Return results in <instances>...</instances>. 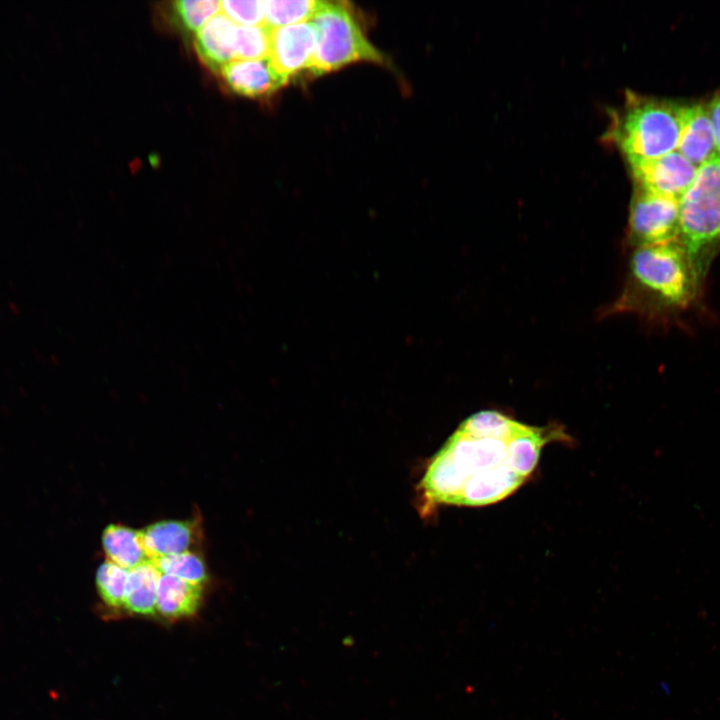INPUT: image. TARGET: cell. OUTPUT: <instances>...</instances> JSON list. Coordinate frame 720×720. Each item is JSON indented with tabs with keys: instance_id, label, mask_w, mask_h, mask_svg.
Segmentation results:
<instances>
[{
	"instance_id": "1",
	"label": "cell",
	"mask_w": 720,
	"mask_h": 720,
	"mask_svg": "<svg viewBox=\"0 0 720 720\" xmlns=\"http://www.w3.org/2000/svg\"><path fill=\"white\" fill-rule=\"evenodd\" d=\"M559 429L483 410L465 419L434 455L419 484L423 509L437 504L486 506L513 494L535 470Z\"/></svg>"
},
{
	"instance_id": "2",
	"label": "cell",
	"mask_w": 720,
	"mask_h": 720,
	"mask_svg": "<svg viewBox=\"0 0 720 720\" xmlns=\"http://www.w3.org/2000/svg\"><path fill=\"white\" fill-rule=\"evenodd\" d=\"M704 280L679 239L636 247L619 305L650 318L670 320L697 303Z\"/></svg>"
},
{
	"instance_id": "3",
	"label": "cell",
	"mask_w": 720,
	"mask_h": 720,
	"mask_svg": "<svg viewBox=\"0 0 720 720\" xmlns=\"http://www.w3.org/2000/svg\"><path fill=\"white\" fill-rule=\"evenodd\" d=\"M681 105L627 92L612 114L605 138L624 154L630 166L676 150Z\"/></svg>"
},
{
	"instance_id": "4",
	"label": "cell",
	"mask_w": 720,
	"mask_h": 720,
	"mask_svg": "<svg viewBox=\"0 0 720 720\" xmlns=\"http://www.w3.org/2000/svg\"><path fill=\"white\" fill-rule=\"evenodd\" d=\"M679 240L705 278L720 254V156L698 167L679 199Z\"/></svg>"
},
{
	"instance_id": "5",
	"label": "cell",
	"mask_w": 720,
	"mask_h": 720,
	"mask_svg": "<svg viewBox=\"0 0 720 720\" xmlns=\"http://www.w3.org/2000/svg\"><path fill=\"white\" fill-rule=\"evenodd\" d=\"M311 22L317 31V47L309 68L313 73L331 72L358 61L384 62L381 52L343 5L323 1Z\"/></svg>"
},
{
	"instance_id": "6",
	"label": "cell",
	"mask_w": 720,
	"mask_h": 720,
	"mask_svg": "<svg viewBox=\"0 0 720 720\" xmlns=\"http://www.w3.org/2000/svg\"><path fill=\"white\" fill-rule=\"evenodd\" d=\"M679 200L636 188L628 219V242L641 247L679 239Z\"/></svg>"
},
{
	"instance_id": "7",
	"label": "cell",
	"mask_w": 720,
	"mask_h": 720,
	"mask_svg": "<svg viewBox=\"0 0 720 720\" xmlns=\"http://www.w3.org/2000/svg\"><path fill=\"white\" fill-rule=\"evenodd\" d=\"M630 167L638 189L677 200L691 185L698 170L678 150Z\"/></svg>"
},
{
	"instance_id": "8",
	"label": "cell",
	"mask_w": 720,
	"mask_h": 720,
	"mask_svg": "<svg viewBox=\"0 0 720 720\" xmlns=\"http://www.w3.org/2000/svg\"><path fill=\"white\" fill-rule=\"evenodd\" d=\"M317 47V31L311 21L271 29L269 56L276 71L287 80L310 68Z\"/></svg>"
},
{
	"instance_id": "9",
	"label": "cell",
	"mask_w": 720,
	"mask_h": 720,
	"mask_svg": "<svg viewBox=\"0 0 720 720\" xmlns=\"http://www.w3.org/2000/svg\"><path fill=\"white\" fill-rule=\"evenodd\" d=\"M218 74L232 92L254 98L269 96L287 82L268 57L231 61Z\"/></svg>"
},
{
	"instance_id": "10",
	"label": "cell",
	"mask_w": 720,
	"mask_h": 720,
	"mask_svg": "<svg viewBox=\"0 0 720 720\" xmlns=\"http://www.w3.org/2000/svg\"><path fill=\"white\" fill-rule=\"evenodd\" d=\"M676 150L697 167L718 155L707 105H681L680 135Z\"/></svg>"
},
{
	"instance_id": "11",
	"label": "cell",
	"mask_w": 720,
	"mask_h": 720,
	"mask_svg": "<svg viewBox=\"0 0 720 720\" xmlns=\"http://www.w3.org/2000/svg\"><path fill=\"white\" fill-rule=\"evenodd\" d=\"M200 525L197 519L162 520L141 531L149 560L191 551L199 543Z\"/></svg>"
},
{
	"instance_id": "12",
	"label": "cell",
	"mask_w": 720,
	"mask_h": 720,
	"mask_svg": "<svg viewBox=\"0 0 720 720\" xmlns=\"http://www.w3.org/2000/svg\"><path fill=\"white\" fill-rule=\"evenodd\" d=\"M237 27L224 14H217L195 33V50L210 70L218 73L236 60Z\"/></svg>"
},
{
	"instance_id": "13",
	"label": "cell",
	"mask_w": 720,
	"mask_h": 720,
	"mask_svg": "<svg viewBox=\"0 0 720 720\" xmlns=\"http://www.w3.org/2000/svg\"><path fill=\"white\" fill-rule=\"evenodd\" d=\"M202 586L161 574L157 584L156 612L168 619L194 615L202 601Z\"/></svg>"
},
{
	"instance_id": "14",
	"label": "cell",
	"mask_w": 720,
	"mask_h": 720,
	"mask_svg": "<svg viewBox=\"0 0 720 720\" xmlns=\"http://www.w3.org/2000/svg\"><path fill=\"white\" fill-rule=\"evenodd\" d=\"M102 547L106 560L126 570L149 561L141 531L122 524H110L104 529Z\"/></svg>"
},
{
	"instance_id": "15",
	"label": "cell",
	"mask_w": 720,
	"mask_h": 720,
	"mask_svg": "<svg viewBox=\"0 0 720 720\" xmlns=\"http://www.w3.org/2000/svg\"><path fill=\"white\" fill-rule=\"evenodd\" d=\"M160 575L151 560L129 570L124 608L138 615H154Z\"/></svg>"
},
{
	"instance_id": "16",
	"label": "cell",
	"mask_w": 720,
	"mask_h": 720,
	"mask_svg": "<svg viewBox=\"0 0 720 720\" xmlns=\"http://www.w3.org/2000/svg\"><path fill=\"white\" fill-rule=\"evenodd\" d=\"M265 2V25L278 28L311 21L323 1L268 0Z\"/></svg>"
},
{
	"instance_id": "17",
	"label": "cell",
	"mask_w": 720,
	"mask_h": 720,
	"mask_svg": "<svg viewBox=\"0 0 720 720\" xmlns=\"http://www.w3.org/2000/svg\"><path fill=\"white\" fill-rule=\"evenodd\" d=\"M161 574L203 585L208 580L204 559L194 550L173 554L152 561Z\"/></svg>"
},
{
	"instance_id": "18",
	"label": "cell",
	"mask_w": 720,
	"mask_h": 720,
	"mask_svg": "<svg viewBox=\"0 0 720 720\" xmlns=\"http://www.w3.org/2000/svg\"><path fill=\"white\" fill-rule=\"evenodd\" d=\"M128 572L108 560L99 565L96 572L97 591L110 608H124Z\"/></svg>"
},
{
	"instance_id": "19",
	"label": "cell",
	"mask_w": 720,
	"mask_h": 720,
	"mask_svg": "<svg viewBox=\"0 0 720 720\" xmlns=\"http://www.w3.org/2000/svg\"><path fill=\"white\" fill-rule=\"evenodd\" d=\"M172 14L176 24L189 33H196L220 11V1L179 0L172 2Z\"/></svg>"
},
{
	"instance_id": "20",
	"label": "cell",
	"mask_w": 720,
	"mask_h": 720,
	"mask_svg": "<svg viewBox=\"0 0 720 720\" xmlns=\"http://www.w3.org/2000/svg\"><path fill=\"white\" fill-rule=\"evenodd\" d=\"M271 29L267 26L237 27L236 60L262 59L269 56Z\"/></svg>"
},
{
	"instance_id": "21",
	"label": "cell",
	"mask_w": 720,
	"mask_h": 720,
	"mask_svg": "<svg viewBox=\"0 0 720 720\" xmlns=\"http://www.w3.org/2000/svg\"><path fill=\"white\" fill-rule=\"evenodd\" d=\"M220 10L237 25L264 26L265 2L261 0H224L220 1ZM266 26V25H265Z\"/></svg>"
},
{
	"instance_id": "22",
	"label": "cell",
	"mask_w": 720,
	"mask_h": 720,
	"mask_svg": "<svg viewBox=\"0 0 720 720\" xmlns=\"http://www.w3.org/2000/svg\"><path fill=\"white\" fill-rule=\"evenodd\" d=\"M707 109L713 124L717 154L720 156V89L707 104Z\"/></svg>"
}]
</instances>
